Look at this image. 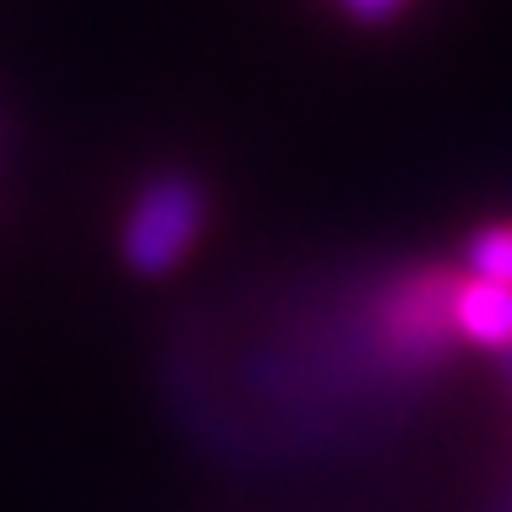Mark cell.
Masks as SVG:
<instances>
[{"mask_svg": "<svg viewBox=\"0 0 512 512\" xmlns=\"http://www.w3.org/2000/svg\"><path fill=\"white\" fill-rule=\"evenodd\" d=\"M202 224H207V186L191 169H158V175L142 180V191L126 207L120 256H126L131 273L164 278L186 262Z\"/></svg>", "mask_w": 512, "mask_h": 512, "instance_id": "obj_1", "label": "cell"}, {"mask_svg": "<svg viewBox=\"0 0 512 512\" xmlns=\"http://www.w3.org/2000/svg\"><path fill=\"white\" fill-rule=\"evenodd\" d=\"M463 267H469V278L512 289V224H485L463 251Z\"/></svg>", "mask_w": 512, "mask_h": 512, "instance_id": "obj_3", "label": "cell"}, {"mask_svg": "<svg viewBox=\"0 0 512 512\" xmlns=\"http://www.w3.org/2000/svg\"><path fill=\"white\" fill-rule=\"evenodd\" d=\"M447 316H453V333H463L469 344L496 349V355H507V349H512V289L507 284L463 278V284H453Z\"/></svg>", "mask_w": 512, "mask_h": 512, "instance_id": "obj_2", "label": "cell"}, {"mask_svg": "<svg viewBox=\"0 0 512 512\" xmlns=\"http://www.w3.org/2000/svg\"><path fill=\"white\" fill-rule=\"evenodd\" d=\"M502 360H507V382H512V349H507V355H502Z\"/></svg>", "mask_w": 512, "mask_h": 512, "instance_id": "obj_5", "label": "cell"}, {"mask_svg": "<svg viewBox=\"0 0 512 512\" xmlns=\"http://www.w3.org/2000/svg\"><path fill=\"white\" fill-rule=\"evenodd\" d=\"M338 11H344L355 28H387V22H398L414 0H333Z\"/></svg>", "mask_w": 512, "mask_h": 512, "instance_id": "obj_4", "label": "cell"}]
</instances>
